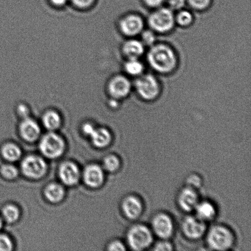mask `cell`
<instances>
[{"instance_id": "cell-1", "label": "cell", "mask_w": 251, "mask_h": 251, "mask_svg": "<svg viewBox=\"0 0 251 251\" xmlns=\"http://www.w3.org/2000/svg\"><path fill=\"white\" fill-rule=\"evenodd\" d=\"M148 62L159 73L169 74L177 66V56L173 49L166 44L152 45L147 55Z\"/></svg>"}, {"instance_id": "cell-2", "label": "cell", "mask_w": 251, "mask_h": 251, "mask_svg": "<svg viewBox=\"0 0 251 251\" xmlns=\"http://www.w3.org/2000/svg\"><path fill=\"white\" fill-rule=\"evenodd\" d=\"M149 23L152 30L166 33L174 28L176 17L171 9L161 7L150 15Z\"/></svg>"}, {"instance_id": "cell-3", "label": "cell", "mask_w": 251, "mask_h": 251, "mask_svg": "<svg viewBox=\"0 0 251 251\" xmlns=\"http://www.w3.org/2000/svg\"><path fill=\"white\" fill-rule=\"evenodd\" d=\"M105 92L109 98L120 100L126 98L132 89V85L126 76H112L105 84Z\"/></svg>"}, {"instance_id": "cell-4", "label": "cell", "mask_w": 251, "mask_h": 251, "mask_svg": "<svg viewBox=\"0 0 251 251\" xmlns=\"http://www.w3.org/2000/svg\"><path fill=\"white\" fill-rule=\"evenodd\" d=\"M134 86L138 95L145 100H154L159 95V82L154 75L150 74L139 75L135 81Z\"/></svg>"}, {"instance_id": "cell-5", "label": "cell", "mask_w": 251, "mask_h": 251, "mask_svg": "<svg viewBox=\"0 0 251 251\" xmlns=\"http://www.w3.org/2000/svg\"><path fill=\"white\" fill-rule=\"evenodd\" d=\"M42 153L47 157L55 159L63 154L65 150L63 139L53 132H49L42 138L39 144Z\"/></svg>"}, {"instance_id": "cell-6", "label": "cell", "mask_w": 251, "mask_h": 251, "mask_svg": "<svg viewBox=\"0 0 251 251\" xmlns=\"http://www.w3.org/2000/svg\"><path fill=\"white\" fill-rule=\"evenodd\" d=\"M208 243L213 250H227L233 245V235L227 228L222 226H216L209 232Z\"/></svg>"}, {"instance_id": "cell-7", "label": "cell", "mask_w": 251, "mask_h": 251, "mask_svg": "<svg viewBox=\"0 0 251 251\" xmlns=\"http://www.w3.org/2000/svg\"><path fill=\"white\" fill-rule=\"evenodd\" d=\"M128 243L135 251H142L151 244L152 237L145 226L138 225L130 228L127 234Z\"/></svg>"}, {"instance_id": "cell-8", "label": "cell", "mask_w": 251, "mask_h": 251, "mask_svg": "<svg viewBox=\"0 0 251 251\" xmlns=\"http://www.w3.org/2000/svg\"><path fill=\"white\" fill-rule=\"evenodd\" d=\"M21 167L25 176L32 179L41 178L48 169L44 160L34 155L26 157L22 162Z\"/></svg>"}, {"instance_id": "cell-9", "label": "cell", "mask_w": 251, "mask_h": 251, "mask_svg": "<svg viewBox=\"0 0 251 251\" xmlns=\"http://www.w3.org/2000/svg\"><path fill=\"white\" fill-rule=\"evenodd\" d=\"M119 28L125 36H134L141 33L144 28V22L137 14H128L123 17L119 22Z\"/></svg>"}, {"instance_id": "cell-10", "label": "cell", "mask_w": 251, "mask_h": 251, "mask_svg": "<svg viewBox=\"0 0 251 251\" xmlns=\"http://www.w3.org/2000/svg\"><path fill=\"white\" fill-rule=\"evenodd\" d=\"M59 176L61 181L66 185H75L79 180L80 171L77 165L73 162H63L59 169Z\"/></svg>"}, {"instance_id": "cell-11", "label": "cell", "mask_w": 251, "mask_h": 251, "mask_svg": "<svg viewBox=\"0 0 251 251\" xmlns=\"http://www.w3.org/2000/svg\"><path fill=\"white\" fill-rule=\"evenodd\" d=\"M19 130L23 139L29 142L38 139L41 133L39 124L30 117L22 119Z\"/></svg>"}, {"instance_id": "cell-12", "label": "cell", "mask_w": 251, "mask_h": 251, "mask_svg": "<svg viewBox=\"0 0 251 251\" xmlns=\"http://www.w3.org/2000/svg\"><path fill=\"white\" fill-rule=\"evenodd\" d=\"M205 229V224L199 218L188 217L184 221L183 232L187 237L191 239H198L201 237Z\"/></svg>"}, {"instance_id": "cell-13", "label": "cell", "mask_w": 251, "mask_h": 251, "mask_svg": "<svg viewBox=\"0 0 251 251\" xmlns=\"http://www.w3.org/2000/svg\"><path fill=\"white\" fill-rule=\"evenodd\" d=\"M152 226L156 234L162 238H168L173 232L174 226L169 216L159 214L154 218Z\"/></svg>"}, {"instance_id": "cell-14", "label": "cell", "mask_w": 251, "mask_h": 251, "mask_svg": "<svg viewBox=\"0 0 251 251\" xmlns=\"http://www.w3.org/2000/svg\"><path fill=\"white\" fill-rule=\"evenodd\" d=\"M104 174L101 167L97 164H90L86 167L83 172V179L87 186L96 188L100 187L104 181Z\"/></svg>"}, {"instance_id": "cell-15", "label": "cell", "mask_w": 251, "mask_h": 251, "mask_svg": "<svg viewBox=\"0 0 251 251\" xmlns=\"http://www.w3.org/2000/svg\"><path fill=\"white\" fill-rule=\"evenodd\" d=\"M122 208L126 217L134 220L141 215L143 206L139 199L134 196H129L125 199Z\"/></svg>"}, {"instance_id": "cell-16", "label": "cell", "mask_w": 251, "mask_h": 251, "mask_svg": "<svg viewBox=\"0 0 251 251\" xmlns=\"http://www.w3.org/2000/svg\"><path fill=\"white\" fill-rule=\"evenodd\" d=\"M198 198L193 189L186 188L181 191L178 198V203L181 208L186 211L194 210L198 205Z\"/></svg>"}, {"instance_id": "cell-17", "label": "cell", "mask_w": 251, "mask_h": 251, "mask_svg": "<svg viewBox=\"0 0 251 251\" xmlns=\"http://www.w3.org/2000/svg\"><path fill=\"white\" fill-rule=\"evenodd\" d=\"M144 45L142 41L130 39L126 41L122 46V52L127 59L137 58L144 52Z\"/></svg>"}, {"instance_id": "cell-18", "label": "cell", "mask_w": 251, "mask_h": 251, "mask_svg": "<svg viewBox=\"0 0 251 251\" xmlns=\"http://www.w3.org/2000/svg\"><path fill=\"white\" fill-rule=\"evenodd\" d=\"M62 122L61 115L54 109H47L42 116V122L44 127L50 130L57 129Z\"/></svg>"}, {"instance_id": "cell-19", "label": "cell", "mask_w": 251, "mask_h": 251, "mask_svg": "<svg viewBox=\"0 0 251 251\" xmlns=\"http://www.w3.org/2000/svg\"><path fill=\"white\" fill-rule=\"evenodd\" d=\"M93 144L98 148H104L109 145L112 140L110 132L105 128H95L90 135Z\"/></svg>"}, {"instance_id": "cell-20", "label": "cell", "mask_w": 251, "mask_h": 251, "mask_svg": "<svg viewBox=\"0 0 251 251\" xmlns=\"http://www.w3.org/2000/svg\"><path fill=\"white\" fill-rule=\"evenodd\" d=\"M65 192L60 184L51 183L46 187L44 195L51 203H58L63 200Z\"/></svg>"}, {"instance_id": "cell-21", "label": "cell", "mask_w": 251, "mask_h": 251, "mask_svg": "<svg viewBox=\"0 0 251 251\" xmlns=\"http://www.w3.org/2000/svg\"><path fill=\"white\" fill-rule=\"evenodd\" d=\"M2 156L9 162H14L19 160L22 152L20 148L13 143H7L2 147L1 150Z\"/></svg>"}, {"instance_id": "cell-22", "label": "cell", "mask_w": 251, "mask_h": 251, "mask_svg": "<svg viewBox=\"0 0 251 251\" xmlns=\"http://www.w3.org/2000/svg\"><path fill=\"white\" fill-rule=\"evenodd\" d=\"M198 218L202 221L210 220L215 216L216 210L212 204L205 201L196 206Z\"/></svg>"}, {"instance_id": "cell-23", "label": "cell", "mask_w": 251, "mask_h": 251, "mask_svg": "<svg viewBox=\"0 0 251 251\" xmlns=\"http://www.w3.org/2000/svg\"><path fill=\"white\" fill-rule=\"evenodd\" d=\"M125 72L130 75L139 76L144 71V65L137 58L127 59L124 65Z\"/></svg>"}, {"instance_id": "cell-24", "label": "cell", "mask_w": 251, "mask_h": 251, "mask_svg": "<svg viewBox=\"0 0 251 251\" xmlns=\"http://www.w3.org/2000/svg\"><path fill=\"white\" fill-rule=\"evenodd\" d=\"M2 216L6 222L13 223L19 220L20 211L17 206L9 204L2 208Z\"/></svg>"}, {"instance_id": "cell-25", "label": "cell", "mask_w": 251, "mask_h": 251, "mask_svg": "<svg viewBox=\"0 0 251 251\" xmlns=\"http://www.w3.org/2000/svg\"><path fill=\"white\" fill-rule=\"evenodd\" d=\"M97 0H69L70 4L75 11L88 12L94 7Z\"/></svg>"}, {"instance_id": "cell-26", "label": "cell", "mask_w": 251, "mask_h": 251, "mask_svg": "<svg viewBox=\"0 0 251 251\" xmlns=\"http://www.w3.org/2000/svg\"><path fill=\"white\" fill-rule=\"evenodd\" d=\"M176 21L179 25L188 26L193 22V16L190 12L186 10H180L176 17Z\"/></svg>"}, {"instance_id": "cell-27", "label": "cell", "mask_w": 251, "mask_h": 251, "mask_svg": "<svg viewBox=\"0 0 251 251\" xmlns=\"http://www.w3.org/2000/svg\"><path fill=\"white\" fill-rule=\"evenodd\" d=\"M0 172L2 176L8 179L16 178L19 175V171L16 167L10 164L3 165L0 169Z\"/></svg>"}, {"instance_id": "cell-28", "label": "cell", "mask_w": 251, "mask_h": 251, "mask_svg": "<svg viewBox=\"0 0 251 251\" xmlns=\"http://www.w3.org/2000/svg\"><path fill=\"white\" fill-rule=\"evenodd\" d=\"M104 167L109 172H113L117 171L120 167L119 158L114 155L107 156L104 160Z\"/></svg>"}, {"instance_id": "cell-29", "label": "cell", "mask_w": 251, "mask_h": 251, "mask_svg": "<svg viewBox=\"0 0 251 251\" xmlns=\"http://www.w3.org/2000/svg\"><path fill=\"white\" fill-rule=\"evenodd\" d=\"M16 112L19 117L21 119H25V118L30 117V108L26 103L24 102H20L16 105Z\"/></svg>"}, {"instance_id": "cell-30", "label": "cell", "mask_w": 251, "mask_h": 251, "mask_svg": "<svg viewBox=\"0 0 251 251\" xmlns=\"http://www.w3.org/2000/svg\"><path fill=\"white\" fill-rule=\"evenodd\" d=\"M192 7L198 10L207 8L211 4V0H187Z\"/></svg>"}, {"instance_id": "cell-31", "label": "cell", "mask_w": 251, "mask_h": 251, "mask_svg": "<svg viewBox=\"0 0 251 251\" xmlns=\"http://www.w3.org/2000/svg\"><path fill=\"white\" fill-rule=\"evenodd\" d=\"M156 41L153 32L150 30H146L143 32L142 34V43L144 46L154 45Z\"/></svg>"}, {"instance_id": "cell-32", "label": "cell", "mask_w": 251, "mask_h": 251, "mask_svg": "<svg viewBox=\"0 0 251 251\" xmlns=\"http://www.w3.org/2000/svg\"><path fill=\"white\" fill-rule=\"evenodd\" d=\"M13 245L8 236L0 234V251H9L12 250Z\"/></svg>"}, {"instance_id": "cell-33", "label": "cell", "mask_w": 251, "mask_h": 251, "mask_svg": "<svg viewBox=\"0 0 251 251\" xmlns=\"http://www.w3.org/2000/svg\"><path fill=\"white\" fill-rule=\"evenodd\" d=\"M49 5L55 9H62L69 4V0H48Z\"/></svg>"}, {"instance_id": "cell-34", "label": "cell", "mask_w": 251, "mask_h": 251, "mask_svg": "<svg viewBox=\"0 0 251 251\" xmlns=\"http://www.w3.org/2000/svg\"><path fill=\"white\" fill-rule=\"evenodd\" d=\"M186 0H170L169 4L172 11H179L183 8Z\"/></svg>"}, {"instance_id": "cell-35", "label": "cell", "mask_w": 251, "mask_h": 251, "mask_svg": "<svg viewBox=\"0 0 251 251\" xmlns=\"http://www.w3.org/2000/svg\"><path fill=\"white\" fill-rule=\"evenodd\" d=\"M108 250L111 251H125V245L120 241H114L112 242L108 248Z\"/></svg>"}, {"instance_id": "cell-36", "label": "cell", "mask_w": 251, "mask_h": 251, "mask_svg": "<svg viewBox=\"0 0 251 251\" xmlns=\"http://www.w3.org/2000/svg\"><path fill=\"white\" fill-rule=\"evenodd\" d=\"M155 251H171L172 250V246L170 243L167 242H161L157 243L155 246L154 249Z\"/></svg>"}, {"instance_id": "cell-37", "label": "cell", "mask_w": 251, "mask_h": 251, "mask_svg": "<svg viewBox=\"0 0 251 251\" xmlns=\"http://www.w3.org/2000/svg\"><path fill=\"white\" fill-rule=\"evenodd\" d=\"M145 3L152 8H157L161 6L164 0H144Z\"/></svg>"}, {"instance_id": "cell-38", "label": "cell", "mask_w": 251, "mask_h": 251, "mask_svg": "<svg viewBox=\"0 0 251 251\" xmlns=\"http://www.w3.org/2000/svg\"><path fill=\"white\" fill-rule=\"evenodd\" d=\"M95 129V127L90 123H85V124H83L82 126V130L83 132L84 133L85 135H88L90 136L92 133L93 132Z\"/></svg>"}, {"instance_id": "cell-39", "label": "cell", "mask_w": 251, "mask_h": 251, "mask_svg": "<svg viewBox=\"0 0 251 251\" xmlns=\"http://www.w3.org/2000/svg\"><path fill=\"white\" fill-rule=\"evenodd\" d=\"M2 226V221L1 217H0V229H1Z\"/></svg>"}]
</instances>
